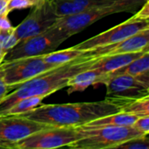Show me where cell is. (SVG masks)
Listing matches in <instances>:
<instances>
[{
    "mask_svg": "<svg viewBox=\"0 0 149 149\" xmlns=\"http://www.w3.org/2000/svg\"><path fill=\"white\" fill-rule=\"evenodd\" d=\"M97 58L98 57L81 56L22 83L3 99L0 103V113L21 99L31 96L45 98L67 86V83L72 76L89 69Z\"/></svg>",
    "mask_w": 149,
    "mask_h": 149,
    "instance_id": "2",
    "label": "cell"
},
{
    "mask_svg": "<svg viewBox=\"0 0 149 149\" xmlns=\"http://www.w3.org/2000/svg\"><path fill=\"white\" fill-rule=\"evenodd\" d=\"M120 112L138 117L149 116V96L127 102L121 107Z\"/></svg>",
    "mask_w": 149,
    "mask_h": 149,
    "instance_id": "20",
    "label": "cell"
},
{
    "mask_svg": "<svg viewBox=\"0 0 149 149\" xmlns=\"http://www.w3.org/2000/svg\"><path fill=\"white\" fill-rule=\"evenodd\" d=\"M7 52H8V51L4 50L3 48H2V47L0 46V64L3 61V58H4V57H5Z\"/></svg>",
    "mask_w": 149,
    "mask_h": 149,
    "instance_id": "29",
    "label": "cell"
},
{
    "mask_svg": "<svg viewBox=\"0 0 149 149\" xmlns=\"http://www.w3.org/2000/svg\"><path fill=\"white\" fill-rule=\"evenodd\" d=\"M138 118L139 117L135 115L119 112L113 114H110L107 116L96 119L81 127H103V126H132Z\"/></svg>",
    "mask_w": 149,
    "mask_h": 149,
    "instance_id": "17",
    "label": "cell"
},
{
    "mask_svg": "<svg viewBox=\"0 0 149 149\" xmlns=\"http://www.w3.org/2000/svg\"><path fill=\"white\" fill-rule=\"evenodd\" d=\"M148 134H145L140 137L133 138L119 145L116 148L120 149H149Z\"/></svg>",
    "mask_w": 149,
    "mask_h": 149,
    "instance_id": "21",
    "label": "cell"
},
{
    "mask_svg": "<svg viewBox=\"0 0 149 149\" xmlns=\"http://www.w3.org/2000/svg\"><path fill=\"white\" fill-rule=\"evenodd\" d=\"M136 15L141 18L144 19H149V2L148 0H147L143 4H142V8L136 12Z\"/></svg>",
    "mask_w": 149,
    "mask_h": 149,
    "instance_id": "27",
    "label": "cell"
},
{
    "mask_svg": "<svg viewBox=\"0 0 149 149\" xmlns=\"http://www.w3.org/2000/svg\"><path fill=\"white\" fill-rule=\"evenodd\" d=\"M84 138L79 127H50L36 133L19 141L16 149H53L67 147Z\"/></svg>",
    "mask_w": 149,
    "mask_h": 149,
    "instance_id": "7",
    "label": "cell"
},
{
    "mask_svg": "<svg viewBox=\"0 0 149 149\" xmlns=\"http://www.w3.org/2000/svg\"><path fill=\"white\" fill-rule=\"evenodd\" d=\"M13 29L12 30L0 29V46L6 51H9L18 42V39L15 37L13 33Z\"/></svg>",
    "mask_w": 149,
    "mask_h": 149,
    "instance_id": "22",
    "label": "cell"
},
{
    "mask_svg": "<svg viewBox=\"0 0 149 149\" xmlns=\"http://www.w3.org/2000/svg\"><path fill=\"white\" fill-rule=\"evenodd\" d=\"M149 28L118 43L84 51V57H102L120 53L135 52L149 49Z\"/></svg>",
    "mask_w": 149,
    "mask_h": 149,
    "instance_id": "12",
    "label": "cell"
},
{
    "mask_svg": "<svg viewBox=\"0 0 149 149\" xmlns=\"http://www.w3.org/2000/svg\"><path fill=\"white\" fill-rule=\"evenodd\" d=\"M127 101L106 97L104 100L42 105L18 114L54 127H79L96 119L120 112Z\"/></svg>",
    "mask_w": 149,
    "mask_h": 149,
    "instance_id": "1",
    "label": "cell"
},
{
    "mask_svg": "<svg viewBox=\"0 0 149 149\" xmlns=\"http://www.w3.org/2000/svg\"><path fill=\"white\" fill-rule=\"evenodd\" d=\"M148 51H149V49H146V50L140 51V52H135L120 53V54L98 57L96 61L90 66V68L97 69L103 72L109 73L124 65H127L133 60L141 57L142 54H144Z\"/></svg>",
    "mask_w": 149,
    "mask_h": 149,
    "instance_id": "14",
    "label": "cell"
},
{
    "mask_svg": "<svg viewBox=\"0 0 149 149\" xmlns=\"http://www.w3.org/2000/svg\"><path fill=\"white\" fill-rule=\"evenodd\" d=\"M41 0H10L8 2L7 10L9 13L14 10H22L29 7H34Z\"/></svg>",
    "mask_w": 149,
    "mask_h": 149,
    "instance_id": "23",
    "label": "cell"
},
{
    "mask_svg": "<svg viewBox=\"0 0 149 149\" xmlns=\"http://www.w3.org/2000/svg\"><path fill=\"white\" fill-rule=\"evenodd\" d=\"M84 51L74 49L73 47H70L65 50L58 51V52H52L47 54H45L44 60L52 65H60L65 63H68L77 58L83 56Z\"/></svg>",
    "mask_w": 149,
    "mask_h": 149,
    "instance_id": "18",
    "label": "cell"
},
{
    "mask_svg": "<svg viewBox=\"0 0 149 149\" xmlns=\"http://www.w3.org/2000/svg\"><path fill=\"white\" fill-rule=\"evenodd\" d=\"M9 91H10V89L3 80V72L0 69V103L3 100V99L9 93Z\"/></svg>",
    "mask_w": 149,
    "mask_h": 149,
    "instance_id": "25",
    "label": "cell"
},
{
    "mask_svg": "<svg viewBox=\"0 0 149 149\" xmlns=\"http://www.w3.org/2000/svg\"><path fill=\"white\" fill-rule=\"evenodd\" d=\"M107 73L97 69H87L72 76L67 83V93L71 94L75 92H83L90 86L104 84Z\"/></svg>",
    "mask_w": 149,
    "mask_h": 149,
    "instance_id": "15",
    "label": "cell"
},
{
    "mask_svg": "<svg viewBox=\"0 0 149 149\" xmlns=\"http://www.w3.org/2000/svg\"><path fill=\"white\" fill-rule=\"evenodd\" d=\"M104 85L107 98L128 102L149 96V76L135 77L122 74L111 78Z\"/></svg>",
    "mask_w": 149,
    "mask_h": 149,
    "instance_id": "10",
    "label": "cell"
},
{
    "mask_svg": "<svg viewBox=\"0 0 149 149\" xmlns=\"http://www.w3.org/2000/svg\"><path fill=\"white\" fill-rule=\"evenodd\" d=\"M148 28L149 19L141 18L135 13V15L124 21L123 23L94 37H92L72 47L80 51H87L96 47L115 44L138 33L142 30Z\"/></svg>",
    "mask_w": 149,
    "mask_h": 149,
    "instance_id": "8",
    "label": "cell"
},
{
    "mask_svg": "<svg viewBox=\"0 0 149 149\" xmlns=\"http://www.w3.org/2000/svg\"><path fill=\"white\" fill-rule=\"evenodd\" d=\"M44 56L45 54L2 62L0 69L9 89H15L22 83L59 66L46 63Z\"/></svg>",
    "mask_w": 149,
    "mask_h": 149,
    "instance_id": "6",
    "label": "cell"
},
{
    "mask_svg": "<svg viewBox=\"0 0 149 149\" xmlns=\"http://www.w3.org/2000/svg\"><path fill=\"white\" fill-rule=\"evenodd\" d=\"M70 37L71 36L62 29L52 25L50 29L42 33L19 40L7 52L3 61H10L17 58L39 56L52 52Z\"/></svg>",
    "mask_w": 149,
    "mask_h": 149,
    "instance_id": "5",
    "label": "cell"
},
{
    "mask_svg": "<svg viewBox=\"0 0 149 149\" xmlns=\"http://www.w3.org/2000/svg\"><path fill=\"white\" fill-rule=\"evenodd\" d=\"M56 16L76 14L113 3L117 0H48Z\"/></svg>",
    "mask_w": 149,
    "mask_h": 149,
    "instance_id": "13",
    "label": "cell"
},
{
    "mask_svg": "<svg viewBox=\"0 0 149 149\" xmlns=\"http://www.w3.org/2000/svg\"><path fill=\"white\" fill-rule=\"evenodd\" d=\"M7 5H8L7 0H0V15L9 14V11L7 10Z\"/></svg>",
    "mask_w": 149,
    "mask_h": 149,
    "instance_id": "28",
    "label": "cell"
},
{
    "mask_svg": "<svg viewBox=\"0 0 149 149\" xmlns=\"http://www.w3.org/2000/svg\"><path fill=\"white\" fill-rule=\"evenodd\" d=\"M8 14L0 15V29L3 30H12L14 27L11 25L10 22L8 19Z\"/></svg>",
    "mask_w": 149,
    "mask_h": 149,
    "instance_id": "26",
    "label": "cell"
},
{
    "mask_svg": "<svg viewBox=\"0 0 149 149\" xmlns=\"http://www.w3.org/2000/svg\"><path fill=\"white\" fill-rule=\"evenodd\" d=\"M122 74H127L135 77L149 76V51L146 52L141 57L133 60L127 65H124L112 72L107 73L106 82L113 77Z\"/></svg>",
    "mask_w": 149,
    "mask_h": 149,
    "instance_id": "16",
    "label": "cell"
},
{
    "mask_svg": "<svg viewBox=\"0 0 149 149\" xmlns=\"http://www.w3.org/2000/svg\"><path fill=\"white\" fill-rule=\"evenodd\" d=\"M132 127L143 134H149V116L139 117Z\"/></svg>",
    "mask_w": 149,
    "mask_h": 149,
    "instance_id": "24",
    "label": "cell"
},
{
    "mask_svg": "<svg viewBox=\"0 0 149 149\" xmlns=\"http://www.w3.org/2000/svg\"><path fill=\"white\" fill-rule=\"evenodd\" d=\"M7 1H8V2H9V1H10V0H7Z\"/></svg>",
    "mask_w": 149,
    "mask_h": 149,
    "instance_id": "30",
    "label": "cell"
},
{
    "mask_svg": "<svg viewBox=\"0 0 149 149\" xmlns=\"http://www.w3.org/2000/svg\"><path fill=\"white\" fill-rule=\"evenodd\" d=\"M146 1L147 0H117L113 3L107 6L58 17L53 25L62 29L72 37L107 16L124 11L134 12Z\"/></svg>",
    "mask_w": 149,
    "mask_h": 149,
    "instance_id": "4",
    "label": "cell"
},
{
    "mask_svg": "<svg viewBox=\"0 0 149 149\" xmlns=\"http://www.w3.org/2000/svg\"><path fill=\"white\" fill-rule=\"evenodd\" d=\"M52 127L18 114H0V148L16 149L17 143L28 135Z\"/></svg>",
    "mask_w": 149,
    "mask_h": 149,
    "instance_id": "9",
    "label": "cell"
},
{
    "mask_svg": "<svg viewBox=\"0 0 149 149\" xmlns=\"http://www.w3.org/2000/svg\"><path fill=\"white\" fill-rule=\"evenodd\" d=\"M84 138L69 144L67 148L73 149L116 148L119 145L143 134L132 126H103L97 127H79Z\"/></svg>",
    "mask_w": 149,
    "mask_h": 149,
    "instance_id": "3",
    "label": "cell"
},
{
    "mask_svg": "<svg viewBox=\"0 0 149 149\" xmlns=\"http://www.w3.org/2000/svg\"><path fill=\"white\" fill-rule=\"evenodd\" d=\"M43 99L44 97L41 96H31V97L21 99L17 102H15L11 107H10L7 110L3 111L0 114L16 115V114H22L27 113L38 107L41 104Z\"/></svg>",
    "mask_w": 149,
    "mask_h": 149,
    "instance_id": "19",
    "label": "cell"
},
{
    "mask_svg": "<svg viewBox=\"0 0 149 149\" xmlns=\"http://www.w3.org/2000/svg\"><path fill=\"white\" fill-rule=\"evenodd\" d=\"M57 18L58 17L52 10L49 1L41 0L21 24L14 27L13 33L18 41L38 35L50 29Z\"/></svg>",
    "mask_w": 149,
    "mask_h": 149,
    "instance_id": "11",
    "label": "cell"
}]
</instances>
